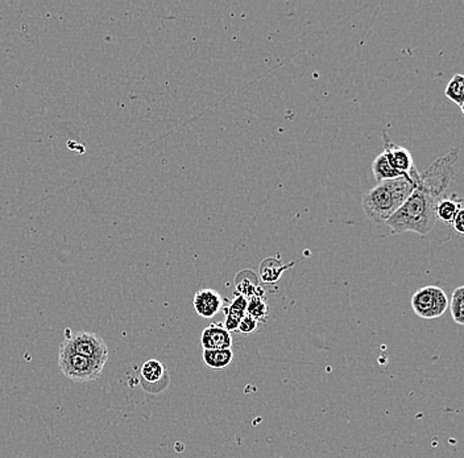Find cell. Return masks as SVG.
Wrapping results in <instances>:
<instances>
[{"label": "cell", "mask_w": 464, "mask_h": 458, "mask_svg": "<svg viewBox=\"0 0 464 458\" xmlns=\"http://www.w3.org/2000/svg\"><path fill=\"white\" fill-rule=\"evenodd\" d=\"M441 197L425 190L416 184L413 193L401 207L386 222L392 234L416 233L421 237L428 236L436 223V204Z\"/></svg>", "instance_id": "obj_1"}, {"label": "cell", "mask_w": 464, "mask_h": 458, "mask_svg": "<svg viewBox=\"0 0 464 458\" xmlns=\"http://www.w3.org/2000/svg\"><path fill=\"white\" fill-rule=\"evenodd\" d=\"M416 178L399 177L383 181L368 190L363 197V210L367 218L373 223H386L413 193Z\"/></svg>", "instance_id": "obj_2"}, {"label": "cell", "mask_w": 464, "mask_h": 458, "mask_svg": "<svg viewBox=\"0 0 464 458\" xmlns=\"http://www.w3.org/2000/svg\"><path fill=\"white\" fill-rule=\"evenodd\" d=\"M59 366L66 378L79 383L98 379L105 367L101 362L79 355L65 341L60 345Z\"/></svg>", "instance_id": "obj_3"}, {"label": "cell", "mask_w": 464, "mask_h": 458, "mask_svg": "<svg viewBox=\"0 0 464 458\" xmlns=\"http://www.w3.org/2000/svg\"><path fill=\"white\" fill-rule=\"evenodd\" d=\"M446 292L435 285H426L412 296V309L421 318L434 320L442 317L449 309Z\"/></svg>", "instance_id": "obj_4"}, {"label": "cell", "mask_w": 464, "mask_h": 458, "mask_svg": "<svg viewBox=\"0 0 464 458\" xmlns=\"http://www.w3.org/2000/svg\"><path fill=\"white\" fill-rule=\"evenodd\" d=\"M65 334L63 341L79 355L103 364L109 361L107 344L99 334L85 331L73 333L66 331Z\"/></svg>", "instance_id": "obj_5"}, {"label": "cell", "mask_w": 464, "mask_h": 458, "mask_svg": "<svg viewBox=\"0 0 464 458\" xmlns=\"http://www.w3.org/2000/svg\"><path fill=\"white\" fill-rule=\"evenodd\" d=\"M383 135H384V151H383V154L387 156L390 167L394 171L403 174L406 177L416 178L418 176V171L414 167V161H413L412 154L401 145H397V144L390 142L386 132Z\"/></svg>", "instance_id": "obj_6"}, {"label": "cell", "mask_w": 464, "mask_h": 458, "mask_svg": "<svg viewBox=\"0 0 464 458\" xmlns=\"http://www.w3.org/2000/svg\"><path fill=\"white\" fill-rule=\"evenodd\" d=\"M193 306L198 316L211 318L217 316L223 309V299L215 289L204 288L200 289L193 299Z\"/></svg>", "instance_id": "obj_7"}, {"label": "cell", "mask_w": 464, "mask_h": 458, "mask_svg": "<svg viewBox=\"0 0 464 458\" xmlns=\"http://www.w3.org/2000/svg\"><path fill=\"white\" fill-rule=\"evenodd\" d=\"M201 345L204 350L231 348V332H229L222 322L211 324L202 332Z\"/></svg>", "instance_id": "obj_8"}, {"label": "cell", "mask_w": 464, "mask_h": 458, "mask_svg": "<svg viewBox=\"0 0 464 458\" xmlns=\"http://www.w3.org/2000/svg\"><path fill=\"white\" fill-rule=\"evenodd\" d=\"M247 305L248 299L236 293V296L232 299L230 305L226 309H223L224 313H226L224 326L229 332L238 331L239 324L247 315Z\"/></svg>", "instance_id": "obj_9"}, {"label": "cell", "mask_w": 464, "mask_h": 458, "mask_svg": "<svg viewBox=\"0 0 464 458\" xmlns=\"http://www.w3.org/2000/svg\"><path fill=\"white\" fill-rule=\"evenodd\" d=\"M238 295L251 299L253 296H264V289L259 285V280L252 271L239 272L235 280Z\"/></svg>", "instance_id": "obj_10"}, {"label": "cell", "mask_w": 464, "mask_h": 458, "mask_svg": "<svg viewBox=\"0 0 464 458\" xmlns=\"http://www.w3.org/2000/svg\"><path fill=\"white\" fill-rule=\"evenodd\" d=\"M293 262L288 266L282 264L281 260L279 258H268L263 260V263L260 264V269H259V273H260V279L263 280L264 283H268V284H275L277 283L282 275L284 271H286L291 267H293Z\"/></svg>", "instance_id": "obj_11"}, {"label": "cell", "mask_w": 464, "mask_h": 458, "mask_svg": "<svg viewBox=\"0 0 464 458\" xmlns=\"http://www.w3.org/2000/svg\"><path fill=\"white\" fill-rule=\"evenodd\" d=\"M202 360L206 366L213 370H224L231 364L233 360V351L231 348L220 350H203Z\"/></svg>", "instance_id": "obj_12"}, {"label": "cell", "mask_w": 464, "mask_h": 458, "mask_svg": "<svg viewBox=\"0 0 464 458\" xmlns=\"http://www.w3.org/2000/svg\"><path fill=\"white\" fill-rule=\"evenodd\" d=\"M463 206L461 204V200H455L451 197H442L436 204V220H439L446 225H452L456 214Z\"/></svg>", "instance_id": "obj_13"}, {"label": "cell", "mask_w": 464, "mask_h": 458, "mask_svg": "<svg viewBox=\"0 0 464 458\" xmlns=\"http://www.w3.org/2000/svg\"><path fill=\"white\" fill-rule=\"evenodd\" d=\"M372 174L375 176V180L377 181V184H380L383 181H388V180H394V178H399V177H406L403 174L394 171L390 167L387 156L384 154H380L377 158L373 160Z\"/></svg>", "instance_id": "obj_14"}, {"label": "cell", "mask_w": 464, "mask_h": 458, "mask_svg": "<svg viewBox=\"0 0 464 458\" xmlns=\"http://www.w3.org/2000/svg\"><path fill=\"white\" fill-rule=\"evenodd\" d=\"M141 378L147 383L156 384L164 378L165 375V366L157 360H149L141 366Z\"/></svg>", "instance_id": "obj_15"}, {"label": "cell", "mask_w": 464, "mask_h": 458, "mask_svg": "<svg viewBox=\"0 0 464 458\" xmlns=\"http://www.w3.org/2000/svg\"><path fill=\"white\" fill-rule=\"evenodd\" d=\"M449 306L454 322L464 326V285L455 288Z\"/></svg>", "instance_id": "obj_16"}, {"label": "cell", "mask_w": 464, "mask_h": 458, "mask_svg": "<svg viewBox=\"0 0 464 458\" xmlns=\"http://www.w3.org/2000/svg\"><path fill=\"white\" fill-rule=\"evenodd\" d=\"M446 98L451 102L456 103L458 106H462L464 103V76L463 74H455L450 79L446 90Z\"/></svg>", "instance_id": "obj_17"}, {"label": "cell", "mask_w": 464, "mask_h": 458, "mask_svg": "<svg viewBox=\"0 0 464 458\" xmlns=\"http://www.w3.org/2000/svg\"><path fill=\"white\" fill-rule=\"evenodd\" d=\"M269 313V306L264 296H253L248 299L247 315L255 318L256 321H264Z\"/></svg>", "instance_id": "obj_18"}, {"label": "cell", "mask_w": 464, "mask_h": 458, "mask_svg": "<svg viewBox=\"0 0 464 458\" xmlns=\"http://www.w3.org/2000/svg\"><path fill=\"white\" fill-rule=\"evenodd\" d=\"M257 328H259V321H256L255 318H252V317L246 315V317L242 320V322L239 324L238 331L240 333L249 334V333L256 332Z\"/></svg>", "instance_id": "obj_19"}, {"label": "cell", "mask_w": 464, "mask_h": 458, "mask_svg": "<svg viewBox=\"0 0 464 458\" xmlns=\"http://www.w3.org/2000/svg\"><path fill=\"white\" fill-rule=\"evenodd\" d=\"M454 227V230L459 234V236H464V207L459 210V213L456 214L455 220L451 225Z\"/></svg>", "instance_id": "obj_20"}, {"label": "cell", "mask_w": 464, "mask_h": 458, "mask_svg": "<svg viewBox=\"0 0 464 458\" xmlns=\"http://www.w3.org/2000/svg\"><path fill=\"white\" fill-rule=\"evenodd\" d=\"M461 110H462V112H463V115H464V103H463V105H462V106H461Z\"/></svg>", "instance_id": "obj_21"}]
</instances>
